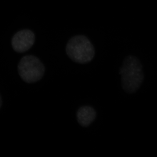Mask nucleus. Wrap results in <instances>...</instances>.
Instances as JSON below:
<instances>
[{
    "mask_svg": "<svg viewBox=\"0 0 157 157\" xmlns=\"http://www.w3.org/2000/svg\"><path fill=\"white\" fill-rule=\"evenodd\" d=\"M119 73L122 87L128 94L136 93L140 89L144 80V72L141 62L134 56H129L126 57Z\"/></svg>",
    "mask_w": 157,
    "mask_h": 157,
    "instance_id": "nucleus-1",
    "label": "nucleus"
},
{
    "mask_svg": "<svg viewBox=\"0 0 157 157\" xmlns=\"http://www.w3.org/2000/svg\"><path fill=\"white\" fill-rule=\"evenodd\" d=\"M66 52L73 61L80 64L89 63L94 58V48L90 41L83 36H75L68 41Z\"/></svg>",
    "mask_w": 157,
    "mask_h": 157,
    "instance_id": "nucleus-2",
    "label": "nucleus"
},
{
    "mask_svg": "<svg viewBox=\"0 0 157 157\" xmlns=\"http://www.w3.org/2000/svg\"><path fill=\"white\" fill-rule=\"evenodd\" d=\"M18 72L23 80L27 83H33L42 78L45 73V68L37 57L26 56L19 62Z\"/></svg>",
    "mask_w": 157,
    "mask_h": 157,
    "instance_id": "nucleus-3",
    "label": "nucleus"
},
{
    "mask_svg": "<svg viewBox=\"0 0 157 157\" xmlns=\"http://www.w3.org/2000/svg\"><path fill=\"white\" fill-rule=\"evenodd\" d=\"M35 42L34 33L30 30L25 29L17 32L14 35L11 40V44L15 51L22 53L29 50Z\"/></svg>",
    "mask_w": 157,
    "mask_h": 157,
    "instance_id": "nucleus-4",
    "label": "nucleus"
},
{
    "mask_svg": "<svg viewBox=\"0 0 157 157\" xmlns=\"http://www.w3.org/2000/svg\"><path fill=\"white\" fill-rule=\"evenodd\" d=\"M96 116V111L94 108L84 106L80 107L77 111V121L81 126L88 127L94 120Z\"/></svg>",
    "mask_w": 157,
    "mask_h": 157,
    "instance_id": "nucleus-5",
    "label": "nucleus"
},
{
    "mask_svg": "<svg viewBox=\"0 0 157 157\" xmlns=\"http://www.w3.org/2000/svg\"><path fill=\"white\" fill-rule=\"evenodd\" d=\"M2 106V98H1V96H0V108Z\"/></svg>",
    "mask_w": 157,
    "mask_h": 157,
    "instance_id": "nucleus-6",
    "label": "nucleus"
}]
</instances>
